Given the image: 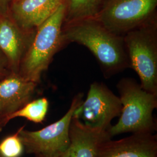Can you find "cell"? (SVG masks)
I'll return each mask as SVG.
<instances>
[{
  "label": "cell",
  "mask_w": 157,
  "mask_h": 157,
  "mask_svg": "<svg viewBox=\"0 0 157 157\" xmlns=\"http://www.w3.org/2000/svg\"><path fill=\"white\" fill-rule=\"evenodd\" d=\"M96 157H157V136L150 133H133L118 140L104 141Z\"/></svg>",
  "instance_id": "9"
},
{
  "label": "cell",
  "mask_w": 157,
  "mask_h": 157,
  "mask_svg": "<svg viewBox=\"0 0 157 157\" xmlns=\"http://www.w3.org/2000/svg\"><path fill=\"white\" fill-rule=\"evenodd\" d=\"M67 0H11L8 13L26 31L33 32Z\"/></svg>",
  "instance_id": "11"
},
{
  "label": "cell",
  "mask_w": 157,
  "mask_h": 157,
  "mask_svg": "<svg viewBox=\"0 0 157 157\" xmlns=\"http://www.w3.org/2000/svg\"><path fill=\"white\" fill-rule=\"evenodd\" d=\"M122 110L118 122L109 129L112 137L124 133H154L156 121L152 113L157 107V94L144 90L130 78H124L117 85Z\"/></svg>",
  "instance_id": "3"
},
{
  "label": "cell",
  "mask_w": 157,
  "mask_h": 157,
  "mask_svg": "<svg viewBox=\"0 0 157 157\" xmlns=\"http://www.w3.org/2000/svg\"><path fill=\"white\" fill-rule=\"evenodd\" d=\"M121 110L119 97L105 85L94 82L90 85L86 100L75 111L73 117L91 128L109 130L112 119L120 116Z\"/></svg>",
  "instance_id": "7"
},
{
  "label": "cell",
  "mask_w": 157,
  "mask_h": 157,
  "mask_svg": "<svg viewBox=\"0 0 157 157\" xmlns=\"http://www.w3.org/2000/svg\"><path fill=\"white\" fill-rule=\"evenodd\" d=\"M11 0H0V15L8 12L9 6Z\"/></svg>",
  "instance_id": "17"
},
{
  "label": "cell",
  "mask_w": 157,
  "mask_h": 157,
  "mask_svg": "<svg viewBox=\"0 0 157 157\" xmlns=\"http://www.w3.org/2000/svg\"><path fill=\"white\" fill-rule=\"evenodd\" d=\"M157 6V0H107L95 18L119 36L148 23Z\"/></svg>",
  "instance_id": "6"
},
{
  "label": "cell",
  "mask_w": 157,
  "mask_h": 157,
  "mask_svg": "<svg viewBox=\"0 0 157 157\" xmlns=\"http://www.w3.org/2000/svg\"><path fill=\"white\" fill-rule=\"evenodd\" d=\"M34 157H41V156H34Z\"/></svg>",
  "instance_id": "19"
},
{
  "label": "cell",
  "mask_w": 157,
  "mask_h": 157,
  "mask_svg": "<svg viewBox=\"0 0 157 157\" xmlns=\"http://www.w3.org/2000/svg\"><path fill=\"white\" fill-rule=\"evenodd\" d=\"M4 126H5V125H4V122H3V120H2V119L1 115H0V132L2 130V128H3Z\"/></svg>",
  "instance_id": "18"
},
{
  "label": "cell",
  "mask_w": 157,
  "mask_h": 157,
  "mask_svg": "<svg viewBox=\"0 0 157 157\" xmlns=\"http://www.w3.org/2000/svg\"><path fill=\"white\" fill-rule=\"evenodd\" d=\"M124 44L141 87L157 95V43L154 25L148 23L126 33Z\"/></svg>",
  "instance_id": "4"
},
{
  "label": "cell",
  "mask_w": 157,
  "mask_h": 157,
  "mask_svg": "<svg viewBox=\"0 0 157 157\" xmlns=\"http://www.w3.org/2000/svg\"><path fill=\"white\" fill-rule=\"evenodd\" d=\"M25 151L19 136V130L4 138L0 143V154L2 157H21Z\"/></svg>",
  "instance_id": "15"
},
{
  "label": "cell",
  "mask_w": 157,
  "mask_h": 157,
  "mask_svg": "<svg viewBox=\"0 0 157 157\" xmlns=\"http://www.w3.org/2000/svg\"><path fill=\"white\" fill-rule=\"evenodd\" d=\"M62 34L65 41L86 47L107 69H118L126 63L124 39L108 30L96 18L67 23Z\"/></svg>",
  "instance_id": "1"
},
{
  "label": "cell",
  "mask_w": 157,
  "mask_h": 157,
  "mask_svg": "<svg viewBox=\"0 0 157 157\" xmlns=\"http://www.w3.org/2000/svg\"><path fill=\"white\" fill-rule=\"evenodd\" d=\"M83 101V95H76L64 116L43 129L37 131L18 129L25 151L34 156L61 157L69 145V128L73 113Z\"/></svg>",
  "instance_id": "5"
},
{
  "label": "cell",
  "mask_w": 157,
  "mask_h": 157,
  "mask_svg": "<svg viewBox=\"0 0 157 157\" xmlns=\"http://www.w3.org/2000/svg\"><path fill=\"white\" fill-rule=\"evenodd\" d=\"M48 107L49 102L45 97L30 101L6 118V124H8L12 119L18 117L26 118L36 124H41L45 119Z\"/></svg>",
  "instance_id": "14"
},
{
  "label": "cell",
  "mask_w": 157,
  "mask_h": 157,
  "mask_svg": "<svg viewBox=\"0 0 157 157\" xmlns=\"http://www.w3.org/2000/svg\"><path fill=\"white\" fill-rule=\"evenodd\" d=\"M37 83L11 72L0 79V115L6 119L31 101Z\"/></svg>",
  "instance_id": "10"
},
{
  "label": "cell",
  "mask_w": 157,
  "mask_h": 157,
  "mask_svg": "<svg viewBox=\"0 0 157 157\" xmlns=\"http://www.w3.org/2000/svg\"><path fill=\"white\" fill-rule=\"evenodd\" d=\"M103 3V0H67L65 21L67 23L95 18Z\"/></svg>",
  "instance_id": "13"
},
{
  "label": "cell",
  "mask_w": 157,
  "mask_h": 157,
  "mask_svg": "<svg viewBox=\"0 0 157 157\" xmlns=\"http://www.w3.org/2000/svg\"><path fill=\"white\" fill-rule=\"evenodd\" d=\"M109 130L91 128L75 117L69 128V145L61 157H96L104 141L111 139Z\"/></svg>",
  "instance_id": "12"
},
{
  "label": "cell",
  "mask_w": 157,
  "mask_h": 157,
  "mask_svg": "<svg viewBox=\"0 0 157 157\" xmlns=\"http://www.w3.org/2000/svg\"><path fill=\"white\" fill-rule=\"evenodd\" d=\"M0 157H2V156H1V154H0Z\"/></svg>",
  "instance_id": "20"
},
{
  "label": "cell",
  "mask_w": 157,
  "mask_h": 157,
  "mask_svg": "<svg viewBox=\"0 0 157 157\" xmlns=\"http://www.w3.org/2000/svg\"><path fill=\"white\" fill-rule=\"evenodd\" d=\"M67 7V2L62 4L36 30L18 72L24 78L38 84L42 74L65 41L62 25Z\"/></svg>",
  "instance_id": "2"
},
{
  "label": "cell",
  "mask_w": 157,
  "mask_h": 157,
  "mask_svg": "<svg viewBox=\"0 0 157 157\" xmlns=\"http://www.w3.org/2000/svg\"><path fill=\"white\" fill-rule=\"evenodd\" d=\"M11 72L6 57L0 51V79Z\"/></svg>",
  "instance_id": "16"
},
{
  "label": "cell",
  "mask_w": 157,
  "mask_h": 157,
  "mask_svg": "<svg viewBox=\"0 0 157 157\" xmlns=\"http://www.w3.org/2000/svg\"><path fill=\"white\" fill-rule=\"evenodd\" d=\"M35 31L21 28L8 12L0 15V51L6 57L11 72L18 73Z\"/></svg>",
  "instance_id": "8"
}]
</instances>
